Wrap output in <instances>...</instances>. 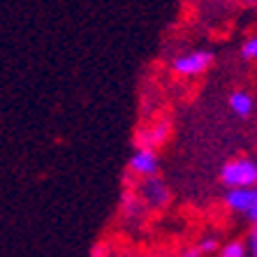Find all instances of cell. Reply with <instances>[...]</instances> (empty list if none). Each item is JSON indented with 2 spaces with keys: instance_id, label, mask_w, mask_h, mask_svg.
Returning a JSON list of instances; mask_svg holds the SVG:
<instances>
[{
  "instance_id": "1",
  "label": "cell",
  "mask_w": 257,
  "mask_h": 257,
  "mask_svg": "<svg viewBox=\"0 0 257 257\" xmlns=\"http://www.w3.org/2000/svg\"><path fill=\"white\" fill-rule=\"evenodd\" d=\"M220 183L227 190L257 188V162L252 158H232L222 165Z\"/></svg>"
},
{
  "instance_id": "2",
  "label": "cell",
  "mask_w": 257,
  "mask_h": 257,
  "mask_svg": "<svg viewBox=\"0 0 257 257\" xmlns=\"http://www.w3.org/2000/svg\"><path fill=\"white\" fill-rule=\"evenodd\" d=\"M213 65V54L209 49H190L183 54L174 56L172 60V72L179 77H202L204 72H209V67Z\"/></svg>"
},
{
  "instance_id": "3",
  "label": "cell",
  "mask_w": 257,
  "mask_h": 257,
  "mask_svg": "<svg viewBox=\"0 0 257 257\" xmlns=\"http://www.w3.org/2000/svg\"><path fill=\"white\" fill-rule=\"evenodd\" d=\"M137 192L139 202L144 204L146 211H162L167 209L169 202H172V190L160 176H151V179H144V181H137Z\"/></svg>"
},
{
  "instance_id": "4",
  "label": "cell",
  "mask_w": 257,
  "mask_h": 257,
  "mask_svg": "<svg viewBox=\"0 0 257 257\" xmlns=\"http://www.w3.org/2000/svg\"><path fill=\"white\" fill-rule=\"evenodd\" d=\"M160 172V156L153 149H135L127 160V176L135 181H144L151 176H158Z\"/></svg>"
},
{
  "instance_id": "5",
  "label": "cell",
  "mask_w": 257,
  "mask_h": 257,
  "mask_svg": "<svg viewBox=\"0 0 257 257\" xmlns=\"http://www.w3.org/2000/svg\"><path fill=\"white\" fill-rule=\"evenodd\" d=\"M169 137V123L167 120H158L151 123L146 127H139L135 132V149H153L158 151V146L167 142Z\"/></svg>"
},
{
  "instance_id": "6",
  "label": "cell",
  "mask_w": 257,
  "mask_h": 257,
  "mask_svg": "<svg viewBox=\"0 0 257 257\" xmlns=\"http://www.w3.org/2000/svg\"><path fill=\"white\" fill-rule=\"evenodd\" d=\"M227 211H232L234 215H245V211L250 209L252 202V188H236V190H227L222 197Z\"/></svg>"
},
{
  "instance_id": "7",
  "label": "cell",
  "mask_w": 257,
  "mask_h": 257,
  "mask_svg": "<svg viewBox=\"0 0 257 257\" xmlns=\"http://www.w3.org/2000/svg\"><path fill=\"white\" fill-rule=\"evenodd\" d=\"M120 213H123L125 220H142L144 215L149 213V211L144 209V204L139 202L135 188H130V190L125 188V190L120 192Z\"/></svg>"
},
{
  "instance_id": "8",
  "label": "cell",
  "mask_w": 257,
  "mask_h": 257,
  "mask_svg": "<svg viewBox=\"0 0 257 257\" xmlns=\"http://www.w3.org/2000/svg\"><path fill=\"white\" fill-rule=\"evenodd\" d=\"M252 107H255V102H252L250 93H245V90H234L232 95H229V109H232L236 116H241V118L250 116Z\"/></svg>"
},
{
  "instance_id": "9",
  "label": "cell",
  "mask_w": 257,
  "mask_h": 257,
  "mask_svg": "<svg viewBox=\"0 0 257 257\" xmlns=\"http://www.w3.org/2000/svg\"><path fill=\"white\" fill-rule=\"evenodd\" d=\"M218 257H248V250H245V241L232 239V241H225V243H220Z\"/></svg>"
},
{
  "instance_id": "10",
  "label": "cell",
  "mask_w": 257,
  "mask_h": 257,
  "mask_svg": "<svg viewBox=\"0 0 257 257\" xmlns=\"http://www.w3.org/2000/svg\"><path fill=\"white\" fill-rule=\"evenodd\" d=\"M197 250L202 252V257L218 255V250H220V239H218L215 234H204L202 239L197 241Z\"/></svg>"
},
{
  "instance_id": "11",
  "label": "cell",
  "mask_w": 257,
  "mask_h": 257,
  "mask_svg": "<svg viewBox=\"0 0 257 257\" xmlns=\"http://www.w3.org/2000/svg\"><path fill=\"white\" fill-rule=\"evenodd\" d=\"M241 56H243L245 60L257 63V35H250L243 44H241Z\"/></svg>"
},
{
  "instance_id": "12",
  "label": "cell",
  "mask_w": 257,
  "mask_h": 257,
  "mask_svg": "<svg viewBox=\"0 0 257 257\" xmlns=\"http://www.w3.org/2000/svg\"><path fill=\"white\" fill-rule=\"evenodd\" d=\"M245 250H248V257H257V225H250L248 229V236H245Z\"/></svg>"
},
{
  "instance_id": "13",
  "label": "cell",
  "mask_w": 257,
  "mask_h": 257,
  "mask_svg": "<svg viewBox=\"0 0 257 257\" xmlns=\"http://www.w3.org/2000/svg\"><path fill=\"white\" fill-rule=\"evenodd\" d=\"M90 257H111V245L107 241H97L93 248H90Z\"/></svg>"
},
{
  "instance_id": "14",
  "label": "cell",
  "mask_w": 257,
  "mask_h": 257,
  "mask_svg": "<svg viewBox=\"0 0 257 257\" xmlns=\"http://www.w3.org/2000/svg\"><path fill=\"white\" fill-rule=\"evenodd\" d=\"M243 218H245L248 222H250V225H257V188H252V202H250V209L245 211Z\"/></svg>"
},
{
  "instance_id": "15",
  "label": "cell",
  "mask_w": 257,
  "mask_h": 257,
  "mask_svg": "<svg viewBox=\"0 0 257 257\" xmlns=\"http://www.w3.org/2000/svg\"><path fill=\"white\" fill-rule=\"evenodd\" d=\"M176 257H202V252L197 250V245H190V248H183Z\"/></svg>"
}]
</instances>
